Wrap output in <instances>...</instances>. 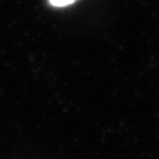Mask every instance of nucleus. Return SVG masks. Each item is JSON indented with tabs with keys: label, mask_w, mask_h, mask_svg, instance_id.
Segmentation results:
<instances>
[{
	"label": "nucleus",
	"mask_w": 159,
	"mask_h": 159,
	"mask_svg": "<svg viewBox=\"0 0 159 159\" xmlns=\"http://www.w3.org/2000/svg\"><path fill=\"white\" fill-rule=\"evenodd\" d=\"M74 2H76V0H49V3L54 7H66Z\"/></svg>",
	"instance_id": "obj_1"
}]
</instances>
